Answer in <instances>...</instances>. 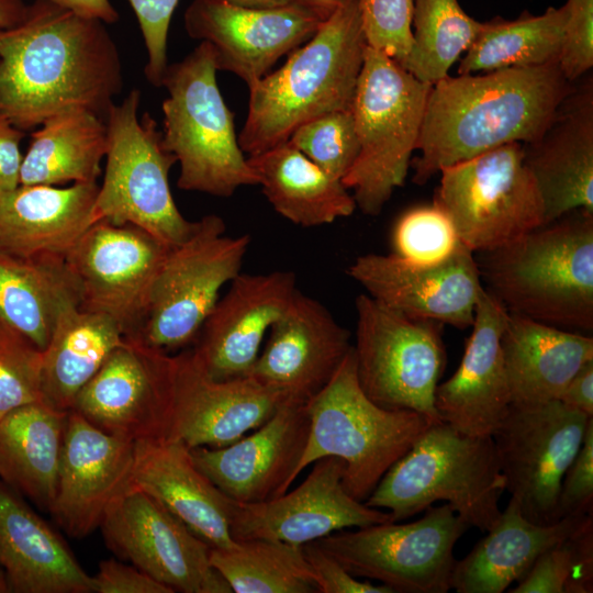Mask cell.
<instances>
[{"label": "cell", "instance_id": "obj_56", "mask_svg": "<svg viewBox=\"0 0 593 593\" xmlns=\"http://www.w3.org/2000/svg\"><path fill=\"white\" fill-rule=\"evenodd\" d=\"M349 0H300L301 3L316 10L325 18H328L337 8Z\"/></svg>", "mask_w": 593, "mask_h": 593}, {"label": "cell", "instance_id": "obj_57", "mask_svg": "<svg viewBox=\"0 0 593 593\" xmlns=\"http://www.w3.org/2000/svg\"><path fill=\"white\" fill-rule=\"evenodd\" d=\"M12 586L9 581V578L3 570L2 567H0V593H12Z\"/></svg>", "mask_w": 593, "mask_h": 593}, {"label": "cell", "instance_id": "obj_3", "mask_svg": "<svg viewBox=\"0 0 593 593\" xmlns=\"http://www.w3.org/2000/svg\"><path fill=\"white\" fill-rule=\"evenodd\" d=\"M478 254L484 289L508 312L593 331V212L579 209Z\"/></svg>", "mask_w": 593, "mask_h": 593}, {"label": "cell", "instance_id": "obj_24", "mask_svg": "<svg viewBox=\"0 0 593 593\" xmlns=\"http://www.w3.org/2000/svg\"><path fill=\"white\" fill-rule=\"evenodd\" d=\"M134 441L111 435L68 411L51 514L72 538L96 530L132 483Z\"/></svg>", "mask_w": 593, "mask_h": 593}, {"label": "cell", "instance_id": "obj_42", "mask_svg": "<svg viewBox=\"0 0 593 593\" xmlns=\"http://www.w3.org/2000/svg\"><path fill=\"white\" fill-rule=\"evenodd\" d=\"M288 142L339 180L349 171L359 152L350 110L328 112L303 123Z\"/></svg>", "mask_w": 593, "mask_h": 593}, {"label": "cell", "instance_id": "obj_31", "mask_svg": "<svg viewBox=\"0 0 593 593\" xmlns=\"http://www.w3.org/2000/svg\"><path fill=\"white\" fill-rule=\"evenodd\" d=\"M512 404L558 400L586 362L593 360V337L508 312L501 336Z\"/></svg>", "mask_w": 593, "mask_h": 593}, {"label": "cell", "instance_id": "obj_10", "mask_svg": "<svg viewBox=\"0 0 593 593\" xmlns=\"http://www.w3.org/2000/svg\"><path fill=\"white\" fill-rule=\"evenodd\" d=\"M223 219L195 221L190 235L169 248L153 284L139 329L132 335L170 354L193 344L220 299V291L242 269L250 236L225 235Z\"/></svg>", "mask_w": 593, "mask_h": 593}, {"label": "cell", "instance_id": "obj_23", "mask_svg": "<svg viewBox=\"0 0 593 593\" xmlns=\"http://www.w3.org/2000/svg\"><path fill=\"white\" fill-rule=\"evenodd\" d=\"M310 418L306 404L282 403L261 426L230 445L195 447V466L227 497L258 503L287 492L296 479Z\"/></svg>", "mask_w": 593, "mask_h": 593}, {"label": "cell", "instance_id": "obj_16", "mask_svg": "<svg viewBox=\"0 0 593 593\" xmlns=\"http://www.w3.org/2000/svg\"><path fill=\"white\" fill-rule=\"evenodd\" d=\"M99 527L116 556L172 592L232 593L211 564V546L133 483L110 504Z\"/></svg>", "mask_w": 593, "mask_h": 593}, {"label": "cell", "instance_id": "obj_36", "mask_svg": "<svg viewBox=\"0 0 593 593\" xmlns=\"http://www.w3.org/2000/svg\"><path fill=\"white\" fill-rule=\"evenodd\" d=\"M107 149L103 119L86 110L56 114L31 134L22 159L20 184L97 182Z\"/></svg>", "mask_w": 593, "mask_h": 593}, {"label": "cell", "instance_id": "obj_29", "mask_svg": "<svg viewBox=\"0 0 593 593\" xmlns=\"http://www.w3.org/2000/svg\"><path fill=\"white\" fill-rule=\"evenodd\" d=\"M131 480L209 546L228 548L235 544L230 530L232 499L200 471L181 441H134Z\"/></svg>", "mask_w": 593, "mask_h": 593}, {"label": "cell", "instance_id": "obj_7", "mask_svg": "<svg viewBox=\"0 0 593 593\" xmlns=\"http://www.w3.org/2000/svg\"><path fill=\"white\" fill-rule=\"evenodd\" d=\"M211 46L205 42L167 66L161 87L163 142L179 163L177 187L228 198L258 177L238 144L234 114L216 81Z\"/></svg>", "mask_w": 593, "mask_h": 593}, {"label": "cell", "instance_id": "obj_2", "mask_svg": "<svg viewBox=\"0 0 593 593\" xmlns=\"http://www.w3.org/2000/svg\"><path fill=\"white\" fill-rule=\"evenodd\" d=\"M571 85L558 61L438 80L426 101L419 156L411 161L413 181L424 184L444 167L536 141Z\"/></svg>", "mask_w": 593, "mask_h": 593}, {"label": "cell", "instance_id": "obj_9", "mask_svg": "<svg viewBox=\"0 0 593 593\" xmlns=\"http://www.w3.org/2000/svg\"><path fill=\"white\" fill-rule=\"evenodd\" d=\"M141 91L132 89L107 115L108 149L96 199L98 221L138 226L169 247L182 243L195 221L175 203L169 171L177 163L149 113L138 118Z\"/></svg>", "mask_w": 593, "mask_h": 593}, {"label": "cell", "instance_id": "obj_1", "mask_svg": "<svg viewBox=\"0 0 593 593\" xmlns=\"http://www.w3.org/2000/svg\"><path fill=\"white\" fill-rule=\"evenodd\" d=\"M122 89L120 52L101 20L34 0L0 31V115L24 132L71 110L105 121Z\"/></svg>", "mask_w": 593, "mask_h": 593}, {"label": "cell", "instance_id": "obj_46", "mask_svg": "<svg viewBox=\"0 0 593 593\" xmlns=\"http://www.w3.org/2000/svg\"><path fill=\"white\" fill-rule=\"evenodd\" d=\"M137 19L147 63L144 68L146 79L155 87L161 80L168 66L167 41L174 12L180 0H127Z\"/></svg>", "mask_w": 593, "mask_h": 593}, {"label": "cell", "instance_id": "obj_6", "mask_svg": "<svg viewBox=\"0 0 593 593\" xmlns=\"http://www.w3.org/2000/svg\"><path fill=\"white\" fill-rule=\"evenodd\" d=\"M306 410L309 434L295 478L314 461L337 457L345 465L346 490L360 502L434 424L415 411L384 409L369 399L357 378L354 348Z\"/></svg>", "mask_w": 593, "mask_h": 593}, {"label": "cell", "instance_id": "obj_55", "mask_svg": "<svg viewBox=\"0 0 593 593\" xmlns=\"http://www.w3.org/2000/svg\"><path fill=\"white\" fill-rule=\"evenodd\" d=\"M228 4L251 8V9H273L281 8L294 3H299L300 0H221ZM301 3V2H300Z\"/></svg>", "mask_w": 593, "mask_h": 593}, {"label": "cell", "instance_id": "obj_54", "mask_svg": "<svg viewBox=\"0 0 593 593\" xmlns=\"http://www.w3.org/2000/svg\"><path fill=\"white\" fill-rule=\"evenodd\" d=\"M26 9L27 4L23 0H0V31L21 22Z\"/></svg>", "mask_w": 593, "mask_h": 593}, {"label": "cell", "instance_id": "obj_26", "mask_svg": "<svg viewBox=\"0 0 593 593\" xmlns=\"http://www.w3.org/2000/svg\"><path fill=\"white\" fill-rule=\"evenodd\" d=\"M522 146L525 165L541 197L545 223L579 209L593 212V77L590 71L572 81L539 138Z\"/></svg>", "mask_w": 593, "mask_h": 593}, {"label": "cell", "instance_id": "obj_44", "mask_svg": "<svg viewBox=\"0 0 593 593\" xmlns=\"http://www.w3.org/2000/svg\"><path fill=\"white\" fill-rule=\"evenodd\" d=\"M394 255L416 264H435L450 256L461 244L450 220L435 205L415 208L396 222Z\"/></svg>", "mask_w": 593, "mask_h": 593}, {"label": "cell", "instance_id": "obj_4", "mask_svg": "<svg viewBox=\"0 0 593 593\" xmlns=\"http://www.w3.org/2000/svg\"><path fill=\"white\" fill-rule=\"evenodd\" d=\"M367 42L358 0L337 8L277 70L248 87V112L238 134L254 156L289 141L303 123L350 110Z\"/></svg>", "mask_w": 593, "mask_h": 593}, {"label": "cell", "instance_id": "obj_13", "mask_svg": "<svg viewBox=\"0 0 593 593\" xmlns=\"http://www.w3.org/2000/svg\"><path fill=\"white\" fill-rule=\"evenodd\" d=\"M422 518L337 530L315 542L349 573L394 593H446L456 564L454 548L469 525L445 503Z\"/></svg>", "mask_w": 593, "mask_h": 593}, {"label": "cell", "instance_id": "obj_38", "mask_svg": "<svg viewBox=\"0 0 593 593\" xmlns=\"http://www.w3.org/2000/svg\"><path fill=\"white\" fill-rule=\"evenodd\" d=\"M567 21V8L549 7L540 15L524 12L516 20L495 18L481 27L458 75L489 72L511 67L541 66L559 60Z\"/></svg>", "mask_w": 593, "mask_h": 593}, {"label": "cell", "instance_id": "obj_33", "mask_svg": "<svg viewBox=\"0 0 593 593\" xmlns=\"http://www.w3.org/2000/svg\"><path fill=\"white\" fill-rule=\"evenodd\" d=\"M111 317L82 309L77 298L60 309L42 360V402L71 410L80 390L124 339Z\"/></svg>", "mask_w": 593, "mask_h": 593}, {"label": "cell", "instance_id": "obj_49", "mask_svg": "<svg viewBox=\"0 0 593 593\" xmlns=\"http://www.w3.org/2000/svg\"><path fill=\"white\" fill-rule=\"evenodd\" d=\"M303 552L314 575L317 593H394L384 584L359 580L315 541L304 544Z\"/></svg>", "mask_w": 593, "mask_h": 593}, {"label": "cell", "instance_id": "obj_20", "mask_svg": "<svg viewBox=\"0 0 593 593\" xmlns=\"http://www.w3.org/2000/svg\"><path fill=\"white\" fill-rule=\"evenodd\" d=\"M348 276L382 305L410 318L471 327L482 280L474 253L462 243L441 261L416 264L394 254H365Z\"/></svg>", "mask_w": 593, "mask_h": 593}, {"label": "cell", "instance_id": "obj_34", "mask_svg": "<svg viewBox=\"0 0 593 593\" xmlns=\"http://www.w3.org/2000/svg\"><path fill=\"white\" fill-rule=\"evenodd\" d=\"M67 414L38 401L0 419V480L46 512L56 494Z\"/></svg>", "mask_w": 593, "mask_h": 593}, {"label": "cell", "instance_id": "obj_47", "mask_svg": "<svg viewBox=\"0 0 593 593\" xmlns=\"http://www.w3.org/2000/svg\"><path fill=\"white\" fill-rule=\"evenodd\" d=\"M563 43L558 60L572 82L593 67V0H568Z\"/></svg>", "mask_w": 593, "mask_h": 593}, {"label": "cell", "instance_id": "obj_5", "mask_svg": "<svg viewBox=\"0 0 593 593\" xmlns=\"http://www.w3.org/2000/svg\"><path fill=\"white\" fill-rule=\"evenodd\" d=\"M504 491L492 436L437 422L387 471L365 504L400 522L445 501L469 527L486 533L501 515Z\"/></svg>", "mask_w": 593, "mask_h": 593}, {"label": "cell", "instance_id": "obj_22", "mask_svg": "<svg viewBox=\"0 0 593 593\" xmlns=\"http://www.w3.org/2000/svg\"><path fill=\"white\" fill-rule=\"evenodd\" d=\"M351 348L349 331L321 302L298 290L247 376L278 393L282 403L306 404Z\"/></svg>", "mask_w": 593, "mask_h": 593}, {"label": "cell", "instance_id": "obj_32", "mask_svg": "<svg viewBox=\"0 0 593 593\" xmlns=\"http://www.w3.org/2000/svg\"><path fill=\"white\" fill-rule=\"evenodd\" d=\"M592 518L567 516L539 525L527 519L511 497L486 536L456 561L451 589L458 593H502L521 581L547 549Z\"/></svg>", "mask_w": 593, "mask_h": 593}, {"label": "cell", "instance_id": "obj_37", "mask_svg": "<svg viewBox=\"0 0 593 593\" xmlns=\"http://www.w3.org/2000/svg\"><path fill=\"white\" fill-rule=\"evenodd\" d=\"M75 298L65 258L24 259L0 253V324L42 351L60 309Z\"/></svg>", "mask_w": 593, "mask_h": 593}, {"label": "cell", "instance_id": "obj_30", "mask_svg": "<svg viewBox=\"0 0 593 593\" xmlns=\"http://www.w3.org/2000/svg\"><path fill=\"white\" fill-rule=\"evenodd\" d=\"M0 567L13 593H93V579L59 534L0 480Z\"/></svg>", "mask_w": 593, "mask_h": 593}, {"label": "cell", "instance_id": "obj_12", "mask_svg": "<svg viewBox=\"0 0 593 593\" xmlns=\"http://www.w3.org/2000/svg\"><path fill=\"white\" fill-rule=\"evenodd\" d=\"M355 307L356 373L367 396L384 409L441 422L435 391L446 363L443 324L410 318L367 293L356 298Z\"/></svg>", "mask_w": 593, "mask_h": 593}, {"label": "cell", "instance_id": "obj_48", "mask_svg": "<svg viewBox=\"0 0 593 593\" xmlns=\"http://www.w3.org/2000/svg\"><path fill=\"white\" fill-rule=\"evenodd\" d=\"M593 515V417L583 443L567 469L558 497V517Z\"/></svg>", "mask_w": 593, "mask_h": 593}, {"label": "cell", "instance_id": "obj_50", "mask_svg": "<svg viewBox=\"0 0 593 593\" xmlns=\"http://www.w3.org/2000/svg\"><path fill=\"white\" fill-rule=\"evenodd\" d=\"M93 593H172L135 566L114 558L100 561L98 572L92 575Z\"/></svg>", "mask_w": 593, "mask_h": 593}, {"label": "cell", "instance_id": "obj_45", "mask_svg": "<svg viewBox=\"0 0 593 593\" xmlns=\"http://www.w3.org/2000/svg\"><path fill=\"white\" fill-rule=\"evenodd\" d=\"M358 5L367 45L401 65L413 43L414 0H358Z\"/></svg>", "mask_w": 593, "mask_h": 593}, {"label": "cell", "instance_id": "obj_51", "mask_svg": "<svg viewBox=\"0 0 593 593\" xmlns=\"http://www.w3.org/2000/svg\"><path fill=\"white\" fill-rule=\"evenodd\" d=\"M25 132L0 115V194L20 186L23 155L20 149Z\"/></svg>", "mask_w": 593, "mask_h": 593}, {"label": "cell", "instance_id": "obj_39", "mask_svg": "<svg viewBox=\"0 0 593 593\" xmlns=\"http://www.w3.org/2000/svg\"><path fill=\"white\" fill-rule=\"evenodd\" d=\"M210 561L235 593H317L303 545L253 538L210 547Z\"/></svg>", "mask_w": 593, "mask_h": 593}, {"label": "cell", "instance_id": "obj_43", "mask_svg": "<svg viewBox=\"0 0 593 593\" xmlns=\"http://www.w3.org/2000/svg\"><path fill=\"white\" fill-rule=\"evenodd\" d=\"M43 351L0 324V419L13 410L42 401Z\"/></svg>", "mask_w": 593, "mask_h": 593}, {"label": "cell", "instance_id": "obj_18", "mask_svg": "<svg viewBox=\"0 0 593 593\" xmlns=\"http://www.w3.org/2000/svg\"><path fill=\"white\" fill-rule=\"evenodd\" d=\"M325 19L300 2L251 9L221 0H193L183 24L191 38L211 46L217 70L234 74L249 87L309 41Z\"/></svg>", "mask_w": 593, "mask_h": 593}, {"label": "cell", "instance_id": "obj_21", "mask_svg": "<svg viewBox=\"0 0 593 593\" xmlns=\"http://www.w3.org/2000/svg\"><path fill=\"white\" fill-rule=\"evenodd\" d=\"M171 414L166 439L189 449L222 447L261 426L282 404L278 393L251 376L212 378L186 349L175 356Z\"/></svg>", "mask_w": 593, "mask_h": 593}, {"label": "cell", "instance_id": "obj_28", "mask_svg": "<svg viewBox=\"0 0 593 593\" xmlns=\"http://www.w3.org/2000/svg\"><path fill=\"white\" fill-rule=\"evenodd\" d=\"M97 182L66 188L20 184L0 194V253L24 259L65 258L98 221Z\"/></svg>", "mask_w": 593, "mask_h": 593}, {"label": "cell", "instance_id": "obj_17", "mask_svg": "<svg viewBox=\"0 0 593 593\" xmlns=\"http://www.w3.org/2000/svg\"><path fill=\"white\" fill-rule=\"evenodd\" d=\"M172 367V355L125 336L77 394L71 410L131 441L167 438Z\"/></svg>", "mask_w": 593, "mask_h": 593}, {"label": "cell", "instance_id": "obj_53", "mask_svg": "<svg viewBox=\"0 0 593 593\" xmlns=\"http://www.w3.org/2000/svg\"><path fill=\"white\" fill-rule=\"evenodd\" d=\"M78 14L101 20L105 24L115 23L119 13L110 0H48Z\"/></svg>", "mask_w": 593, "mask_h": 593}, {"label": "cell", "instance_id": "obj_27", "mask_svg": "<svg viewBox=\"0 0 593 593\" xmlns=\"http://www.w3.org/2000/svg\"><path fill=\"white\" fill-rule=\"evenodd\" d=\"M506 317L507 310L483 287L460 365L436 388L439 419L465 434L492 436L511 407L501 347Z\"/></svg>", "mask_w": 593, "mask_h": 593}, {"label": "cell", "instance_id": "obj_40", "mask_svg": "<svg viewBox=\"0 0 593 593\" xmlns=\"http://www.w3.org/2000/svg\"><path fill=\"white\" fill-rule=\"evenodd\" d=\"M481 23L458 0H414L413 43L401 66L418 80L436 83L472 44Z\"/></svg>", "mask_w": 593, "mask_h": 593}, {"label": "cell", "instance_id": "obj_25", "mask_svg": "<svg viewBox=\"0 0 593 593\" xmlns=\"http://www.w3.org/2000/svg\"><path fill=\"white\" fill-rule=\"evenodd\" d=\"M298 290L293 271L239 272L205 318L191 348L205 371L216 380L247 376L265 335Z\"/></svg>", "mask_w": 593, "mask_h": 593}, {"label": "cell", "instance_id": "obj_14", "mask_svg": "<svg viewBox=\"0 0 593 593\" xmlns=\"http://www.w3.org/2000/svg\"><path fill=\"white\" fill-rule=\"evenodd\" d=\"M590 417L559 400L511 404L492 438L505 490L527 519L539 525L559 521L561 481L581 448Z\"/></svg>", "mask_w": 593, "mask_h": 593}, {"label": "cell", "instance_id": "obj_35", "mask_svg": "<svg viewBox=\"0 0 593 593\" xmlns=\"http://www.w3.org/2000/svg\"><path fill=\"white\" fill-rule=\"evenodd\" d=\"M247 159L273 210L295 225L331 224L357 209L342 180L325 172L289 142Z\"/></svg>", "mask_w": 593, "mask_h": 593}, {"label": "cell", "instance_id": "obj_15", "mask_svg": "<svg viewBox=\"0 0 593 593\" xmlns=\"http://www.w3.org/2000/svg\"><path fill=\"white\" fill-rule=\"evenodd\" d=\"M169 248L138 226L97 221L65 256L79 305L134 335Z\"/></svg>", "mask_w": 593, "mask_h": 593}, {"label": "cell", "instance_id": "obj_11", "mask_svg": "<svg viewBox=\"0 0 593 593\" xmlns=\"http://www.w3.org/2000/svg\"><path fill=\"white\" fill-rule=\"evenodd\" d=\"M439 174L433 205L446 214L472 253L502 247L545 223L522 143L496 147Z\"/></svg>", "mask_w": 593, "mask_h": 593}, {"label": "cell", "instance_id": "obj_8", "mask_svg": "<svg viewBox=\"0 0 593 593\" xmlns=\"http://www.w3.org/2000/svg\"><path fill=\"white\" fill-rule=\"evenodd\" d=\"M432 86L367 45L350 109L359 152L342 180L363 214L379 215L404 184Z\"/></svg>", "mask_w": 593, "mask_h": 593}, {"label": "cell", "instance_id": "obj_41", "mask_svg": "<svg viewBox=\"0 0 593 593\" xmlns=\"http://www.w3.org/2000/svg\"><path fill=\"white\" fill-rule=\"evenodd\" d=\"M511 593H592L593 518L547 549Z\"/></svg>", "mask_w": 593, "mask_h": 593}, {"label": "cell", "instance_id": "obj_19", "mask_svg": "<svg viewBox=\"0 0 593 593\" xmlns=\"http://www.w3.org/2000/svg\"><path fill=\"white\" fill-rule=\"evenodd\" d=\"M312 465L307 477L292 491L258 503L232 500V538H262L302 546L337 530L392 522L390 513L370 507L348 493L342 459L324 457Z\"/></svg>", "mask_w": 593, "mask_h": 593}, {"label": "cell", "instance_id": "obj_52", "mask_svg": "<svg viewBox=\"0 0 593 593\" xmlns=\"http://www.w3.org/2000/svg\"><path fill=\"white\" fill-rule=\"evenodd\" d=\"M558 400L588 416H593V360L578 370Z\"/></svg>", "mask_w": 593, "mask_h": 593}]
</instances>
